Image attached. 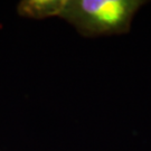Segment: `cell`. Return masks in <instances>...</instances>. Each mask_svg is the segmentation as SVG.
Here are the masks:
<instances>
[{
  "label": "cell",
  "mask_w": 151,
  "mask_h": 151,
  "mask_svg": "<svg viewBox=\"0 0 151 151\" xmlns=\"http://www.w3.org/2000/svg\"><path fill=\"white\" fill-rule=\"evenodd\" d=\"M141 0H65L60 18L85 37L122 35L130 30Z\"/></svg>",
  "instance_id": "cell-1"
},
{
  "label": "cell",
  "mask_w": 151,
  "mask_h": 151,
  "mask_svg": "<svg viewBox=\"0 0 151 151\" xmlns=\"http://www.w3.org/2000/svg\"><path fill=\"white\" fill-rule=\"evenodd\" d=\"M65 0H24L17 6V12L22 17L45 19L60 17Z\"/></svg>",
  "instance_id": "cell-2"
},
{
  "label": "cell",
  "mask_w": 151,
  "mask_h": 151,
  "mask_svg": "<svg viewBox=\"0 0 151 151\" xmlns=\"http://www.w3.org/2000/svg\"><path fill=\"white\" fill-rule=\"evenodd\" d=\"M0 151H1V150H0Z\"/></svg>",
  "instance_id": "cell-3"
}]
</instances>
